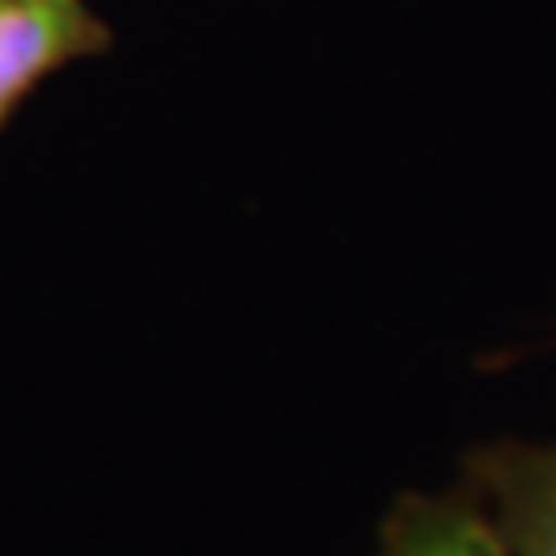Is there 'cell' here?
<instances>
[{"mask_svg":"<svg viewBox=\"0 0 556 556\" xmlns=\"http://www.w3.org/2000/svg\"><path fill=\"white\" fill-rule=\"evenodd\" d=\"M116 46L91 0H0V132L46 79Z\"/></svg>","mask_w":556,"mask_h":556,"instance_id":"cell-1","label":"cell"},{"mask_svg":"<svg viewBox=\"0 0 556 556\" xmlns=\"http://www.w3.org/2000/svg\"><path fill=\"white\" fill-rule=\"evenodd\" d=\"M516 556H556V441H486L462 462Z\"/></svg>","mask_w":556,"mask_h":556,"instance_id":"cell-2","label":"cell"},{"mask_svg":"<svg viewBox=\"0 0 556 556\" xmlns=\"http://www.w3.org/2000/svg\"><path fill=\"white\" fill-rule=\"evenodd\" d=\"M376 556H516V548L457 478L450 491H404L383 516Z\"/></svg>","mask_w":556,"mask_h":556,"instance_id":"cell-3","label":"cell"}]
</instances>
